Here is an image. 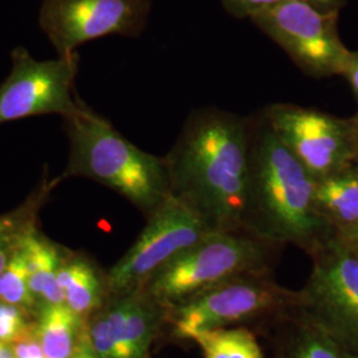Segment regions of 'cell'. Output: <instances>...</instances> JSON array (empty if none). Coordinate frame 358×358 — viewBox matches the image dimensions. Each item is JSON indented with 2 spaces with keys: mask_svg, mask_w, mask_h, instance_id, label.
<instances>
[{
  "mask_svg": "<svg viewBox=\"0 0 358 358\" xmlns=\"http://www.w3.org/2000/svg\"><path fill=\"white\" fill-rule=\"evenodd\" d=\"M78 53L38 60L24 47L11 52V71L0 84V125L36 115H73L83 100L76 93Z\"/></svg>",
  "mask_w": 358,
  "mask_h": 358,
  "instance_id": "cell-8",
  "label": "cell"
},
{
  "mask_svg": "<svg viewBox=\"0 0 358 358\" xmlns=\"http://www.w3.org/2000/svg\"><path fill=\"white\" fill-rule=\"evenodd\" d=\"M251 121L217 108L192 112L165 157L170 194L213 231H244Z\"/></svg>",
  "mask_w": 358,
  "mask_h": 358,
  "instance_id": "cell-1",
  "label": "cell"
},
{
  "mask_svg": "<svg viewBox=\"0 0 358 358\" xmlns=\"http://www.w3.org/2000/svg\"><path fill=\"white\" fill-rule=\"evenodd\" d=\"M117 358H146L166 324V308L142 289L109 296L103 306Z\"/></svg>",
  "mask_w": 358,
  "mask_h": 358,
  "instance_id": "cell-12",
  "label": "cell"
},
{
  "mask_svg": "<svg viewBox=\"0 0 358 358\" xmlns=\"http://www.w3.org/2000/svg\"><path fill=\"white\" fill-rule=\"evenodd\" d=\"M282 0H222L227 13L238 19H252Z\"/></svg>",
  "mask_w": 358,
  "mask_h": 358,
  "instance_id": "cell-22",
  "label": "cell"
},
{
  "mask_svg": "<svg viewBox=\"0 0 358 358\" xmlns=\"http://www.w3.org/2000/svg\"><path fill=\"white\" fill-rule=\"evenodd\" d=\"M346 121H348L349 137H350L352 162L358 165V112L353 117L346 118Z\"/></svg>",
  "mask_w": 358,
  "mask_h": 358,
  "instance_id": "cell-26",
  "label": "cell"
},
{
  "mask_svg": "<svg viewBox=\"0 0 358 358\" xmlns=\"http://www.w3.org/2000/svg\"><path fill=\"white\" fill-rule=\"evenodd\" d=\"M251 20L308 76H343L350 50L338 34V13L282 0Z\"/></svg>",
  "mask_w": 358,
  "mask_h": 358,
  "instance_id": "cell-9",
  "label": "cell"
},
{
  "mask_svg": "<svg viewBox=\"0 0 358 358\" xmlns=\"http://www.w3.org/2000/svg\"><path fill=\"white\" fill-rule=\"evenodd\" d=\"M28 271L31 294L38 309L44 306L65 304L64 294L57 282V273L63 263V251L52 243L35 227H29L20 241Z\"/></svg>",
  "mask_w": 358,
  "mask_h": 358,
  "instance_id": "cell-14",
  "label": "cell"
},
{
  "mask_svg": "<svg viewBox=\"0 0 358 358\" xmlns=\"http://www.w3.org/2000/svg\"><path fill=\"white\" fill-rule=\"evenodd\" d=\"M294 300L296 291L279 285L272 272L245 273L166 308L165 327L178 343H192L199 333L232 327L269 331L294 310Z\"/></svg>",
  "mask_w": 358,
  "mask_h": 358,
  "instance_id": "cell-4",
  "label": "cell"
},
{
  "mask_svg": "<svg viewBox=\"0 0 358 358\" xmlns=\"http://www.w3.org/2000/svg\"><path fill=\"white\" fill-rule=\"evenodd\" d=\"M251 133L244 231L269 243L292 244L309 255L334 234L316 208V179L263 115L251 121Z\"/></svg>",
  "mask_w": 358,
  "mask_h": 358,
  "instance_id": "cell-2",
  "label": "cell"
},
{
  "mask_svg": "<svg viewBox=\"0 0 358 358\" xmlns=\"http://www.w3.org/2000/svg\"><path fill=\"white\" fill-rule=\"evenodd\" d=\"M50 187L51 185H48L44 179L40 192L29 201L28 205L16 213L0 217V273L7 266L24 232L34 226L35 207H38V201L45 195Z\"/></svg>",
  "mask_w": 358,
  "mask_h": 358,
  "instance_id": "cell-20",
  "label": "cell"
},
{
  "mask_svg": "<svg viewBox=\"0 0 358 358\" xmlns=\"http://www.w3.org/2000/svg\"><path fill=\"white\" fill-rule=\"evenodd\" d=\"M0 358H15L13 344L0 341Z\"/></svg>",
  "mask_w": 358,
  "mask_h": 358,
  "instance_id": "cell-29",
  "label": "cell"
},
{
  "mask_svg": "<svg viewBox=\"0 0 358 358\" xmlns=\"http://www.w3.org/2000/svg\"><path fill=\"white\" fill-rule=\"evenodd\" d=\"M29 315L26 309L0 300V341L13 344L31 332L35 324L28 322Z\"/></svg>",
  "mask_w": 358,
  "mask_h": 358,
  "instance_id": "cell-21",
  "label": "cell"
},
{
  "mask_svg": "<svg viewBox=\"0 0 358 358\" xmlns=\"http://www.w3.org/2000/svg\"><path fill=\"white\" fill-rule=\"evenodd\" d=\"M272 358H358L294 310L271 328Z\"/></svg>",
  "mask_w": 358,
  "mask_h": 358,
  "instance_id": "cell-15",
  "label": "cell"
},
{
  "mask_svg": "<svg viewBox=\"0 0 358 358\" xmlns=\"http://www.w3.org/2000/svg\"><path fill=\"white\" fill-rule=\"evenodd\" d=\"M13 346L15 358H47L35 333V327L24 337L13 343Z\"/></svg>",
  "mask_w": 358,
  "mask_h": 358,
  "instance_id": "cell-23",
  "label": "cell"
},
{
  "mask_svg": "<svg viewBox=\"0 0 358 358\" xmlns=\"http://www.w3.org/2000/svg\"><path fill=\"white\" fill-rule=\"evenodd\" d=\"M343 76L345 77L350 90L358 100V51H350Z\"/></svg>",
  "mask_w": 358,
  "mask_h": 358,
  "instance_id": "cell-24",
  "label": "cell"
},
{
  "mask_svg": "<svg viewBox=\"0 0 358 358\" xmlns=\"http://www.w3.org/2000/svg\"><path fill=\"white\" fill-rule=\"evenodd\" d=\"M279 247L247 231H213L158 269L138 289L161 306L173 307L231 278L272 272Z\"/></svg>",
  "mask_w": 358,
  "mask_h": 358,
  "instance_id": "cell-5",
  "label": "cell"
},
{
  "mask_svg": "<svg viewBox=\"0 0 358 358\" xmlns=\"http://www.w3.org/2000/svg\"><path fill=\"white\" fill-rule=\"evenodd\" d=\"M57 282L64 294L65 304L83 320H88L109 297L106 276L85 256H64Z\"/></svg>",
  "mask_w": 358,
  "mask_h": 358,
  "instance_id": "cell-16",
  "label": "cell"
},
{
  "mask_svg": "<svg viewBox=\"0 0 358 358\" xmlns=\"http://www.w3.org/2000/svg\"><path fill=\"white\" fill-rule=\"evenodd\" d=\"M152 0H43L38 27L59 56L93 40L134 38L146 27Z\"/></svg>",
  "mask_w": 358,
  "mask_h": 358,
  "instance_id": "cell-10",
  "label": "cell"
},
{
  "mask_svg": "<svg viewBox=\"0 0 358 358\" xmlns=\"http://www.w3.org/2000/svg\"><path fill=\"white\" fill-rule=\"evenodd\" d=\"M35 333L47 358H69L85 331L87 321L66 304L44 306L38 309Z\"/></svg>",
  "mask_w": 358,
  "mask_h": 358,
  "instance_id": "cell-17",
  "label": "cell"
},
{
  "mask_svg": "<svg viewBox=\"0 0 358 358\" xmlns=\"http://www.w3.org/2000/svg\"><path fill=\"white\" fill-rule=\"evenodd\" d=\"M315 202L320 217L336 235L358 227V165H349L316 180Z\"/></svg>",
  "mask_w": 358,
  "mask_h": 358,
  "instance_id": "cell-13",
  "label": "cell"
},
{
  "mask_svg": "<svg viewBox=\"0 0 358 358\" xmlns=\"http://www.w3.org/2000/svg\"><path fill=\"white\" fill-rule=\"evenodd\" d=\"M192 343L203 358H266L254 329L232 327L199 333Z\"/></svg>",
  "mask_w": 358,
  "mask_h": 358,
  "instance_id": "cell-18",
  "label": "cell"
},
{
  "mask_svg": "<svg viewBox=\"0 0 358 358\" xmlns=\"http://www.w3.org/2000/svg\"><path fill=\"white\" fill-rule=\"evenodd\" d=\"M309 256L312 269L296 291L294 312L358 356V252L332 234Z\"/></svg>",
  "mask_w": 358,
  "mask_h": 358,
  "instance_id": "cell-6",
  "label": "cell"
},
{
  "mask_svg": "<svg viewBox=\"0 0 358 358\" xmlns=\"http://www.w3.org/2000/svg\"><path fill=\"white\" fill-rule=\"evenodd\" d=\"M213 230L190 206L169 195L148 217L136 242L106 273L109 296L141 288L173 259L201 242Z\"/></svg>",
  "mask_w": 358,
  "mask_h": 358,
  "instance_id": "cell-7",
  "label": "cell"
},
{
  "mask_svg": "<svg viewBox=\"0 0 358 358\" xmlns=\"http://www.w3.org/2000/svg\"><path fill=\"white\" fill-rule=\"evenodd\" d=\"M296 3H303L310 6L322 13H337L345 6L346 0H289Z\"/></svg>",
  "mask_w": 358,
  "mask_h": 358,
  "instance_id": "cell-25",
  "label": "cell"
},
{
  "mask_svg": "<svg viewBox=\"0 0 358 358\" xmlns=\"http://www.w3.org/2000/svg\"><path fill=\"white\" fill-rule=\"evenodd\" d=\"M262 115L316 180L352 162L346 118L294 103H272Z\"/></svg>",
  "mask_w": 358,
  "mask_h": 358,
  "instance_id": "cell-11",
  "label": "cell"
},
{
  "mask_svg": "<svg viewBox=\"0 0 358 358\" xmlns=\"http://www.w3.org/2000/svg\"><path fill=\"white\" fill-rule=\"evenodd\" d=\"M0 300L23 308L31 315L38 312V303L29 289L26 259L20 242L0 273Z\"/></svg>",
  "mask_w": 358,
  "mask_h": 358,
  "instance_id": "cell-19",
  "label": "cell"
},
{
  "mask_svg": "<svg viewBox=\"0 0 358 358\" xmlns=\"http://www.w3.org/2000/svg\"><path fill=\"white\" fill-rule=\"evenodd\" d=\"M69 358H99L96 356L93 348L90 345V338H88V334H87V327H85V331L83 333L78 344H77L75 352L72 353V356Z\"/></svg>",
  "mask_w": 358,
  "mask_h": 358,
  "instance_id": "cell-27",
  "label": "cell"
},
{
  "mask_svg": "<svg viewBox=\"0 0 358 358\" xmlns=\"http://www.w3.org/2000/svg\"><path fill=\"white\" fill-rule=\"evenodd\" d=\"M63 120L69 141L63 178L99 182L127 198L146 217L170 195L165 157L137 148L84 101Z\"/></svg>",
  "mask_w": 358,
  "mask_h": 358,
  "instance_id": "cell-3",
  "label": "cell"
},
{
  "mask_svg": "<svg viewBox=\"0 0 358 358\" xmlns=\"http://www.w3.org/2000/svg\"><path fill=\"white\" fill-rule=\"evenodd\" d=\"M338 238H341L349 247H352L356 252H358V227L350 232H348L345 235H337Z\"/></svg>",
  "mask_w": 358,
  "mask_h": 358,
  "instance_id": "cell-28",
  "label": "cell"
}]
</instances>
